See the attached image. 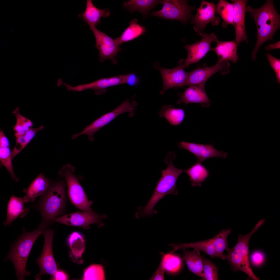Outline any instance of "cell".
Segmentation results:
<instances>
[{"label":"cell","instance_id":"obj_1","mask_svg":"<svg viewBox=\"0 0 280 280\" xmlns=\"http://www.w3.org/2000/svg\"><path fill=\"white\" fill-rule=\"evenodd\" d=\"M246 11L249 13L257 28L256 44L251 54L252 60H255L261 46L265 42L272 40L274 35L280 28V16L272 0H267L262 6L258 8L247 6Z\"/></svg>","mask_w":280,"mask_h":280},{"label":"cell","instance_id":"obj_2","mask_svg":"<svg viewBox=\"0 0 280 280\" xmlns=\"http://www.w3.org/2000/svg\"><path fill=\"white\" fill-rule=\"evenodd\" d=\"M176 157L175 154L172 152H169L166 156L164 160L167 166L165 169L162 171L161 177L147 204L144 207L139 208L137 212V217L149 216L155 213L154 207L160 200L168 194H178L177 182L183 170L176 167L173 165V162Z\"/></svg>","mask_w":280,"mask_h":280},{"label":"cell","instance_id":"obj_3","mask_svg":"<svg viewBox=\"0 0 280 280\" xmlns=\"http://www.w3.org/2000/svg\"><path fill=\"white\" fill-rule=\"evenodd\" d=\"M50 225L42 221L36 229L29 232H26L23 227L22 234L12 246L4 261L10 260L12 261L15 269L16 277L18 279L24 280L26 276L31 274L26 269L29 256L37 239Z\"/></svg>","mask_w":280,"mask_h":280},{"label":"cell","instance_id":"obj_4","mask_svg":"<svg viewBox=\"0 0 280 280\" xmlns=\"http://www.w3.org/2000/svg\"><path fill=\"white\" fill-rule=\"evenodd\" d=\"M66 198L63 181L50 185L35 206L41 214L42 220L51 224L54 218L61 215L65 208Z\"/></svg>","mask_w":280,"mask_h":280},{"label":"cell","instance_id":"obj_5","mask_svg":"<svg viewBox=\"0 0 280 280\" xmlns=\"http://www.w3.org/2000/svg\"><path fill=\"white\" fill-rule=\"evenodd\" d=\"M264 222V220H261L250 232L244 235H239L237 241L234 247L232 248L228 247L226 250L228 254H225V260H228L232 270L235 272H243L254 280L260 279L254 274L250 265L248 257L249 242L252 235Z\"/></svg>","mask_w":280,"mask_h":280},{"label":"cell","instance_id":"obj_6","mask_svg":"<svg viewBox=\"0 0 280 280\" xmlns=\"http://www.w3.org/2000/svg\"><path fill=\"white\" fill-rule=\"evenodd\" d=\"M74 171L73 167L67 164L60 170L59 174L66 179L68 194L72 203L83 211L92 210L90 206L92 202L88 200L78 179L73 173Z\"/></svg>","mask_w":280,"mask_h":280},{"label":"cell","instance_id":"obj_7","mask_svg":"<svg viewBox=\"0 0 280 280\" xmlns=\"http://www.w3.org/2000/svg\"><path fill=\"white\" fill-rule=\"evenodd\" d=\"M136 103H131L129 100H126L113 110L106 113L95 120L91 124L86 126L81 132L72 136V138L75 139L82 135L88 137L89 140L93 141L94 134L100 129L109 124L120 115L125 113H129L130 116L134 114Z\"/></svg>","mask_w":280,"mask_h":280},{"label":"cell","instance_id":"obj_8","mask_svg":"<svg viewBox=\"0 0 280 280\" xmlns=\"http://www.w3.org/2000/svg\"><path fill=\"white\" fill-rule=\"evenodd\" d=\"M188 1L162 0L161 10L152 12L150 16H155L165 19L177 20L186 23L191 17V11L196 9L188 4Z\"/></svg>","mask_w":280,"mask_h":280},{"label":"cell","instance_id":"obj_9","mask_svg":"<svg viewBox=\"0 0 280 280\" xmlns=\"http://www.w3.org/2000/svg\"><path fill=\"white\" fill-rule=\"evenodd\" d=\"M43 234L44 238V244L41 254L36 261L40 268L39 272L35 277L36 280H40L43 275H52L57 270L58 265L52 251L54 230L47 229Z\"/></svg>","mask_w":280,"mask_h":280},{"label":"cell","instance_id":"obj_10","mask_svg":"<svg viewBox=\"0 0 280 280\" xmlns=\"http://www.w3.org/2000/svg\"><path fill=\"white\" fill-rule=\"evenodd\" d=\"M125 75L103 78L88 83L78 85L73 87L64 82L60 78L58 79L57 86H65L68 91L81 92L91 89L95 91L96 95H101L105 93L108 88L125 84Z\"/></svg>","mask_w":280,"mask_h":280},{"label":"cell","instance_id":"obj_11","mask_svg":"<svg viewBox=\"0 0 280 280\" xmlns=\"http://www.w3.org/2000/svg\"><path fill=\"white\" fill-rule=\"evenodd\" d=\"M96 39L95 46L99 52V60L102 62L106 60L112 61L115 64L117 63L115 57L121 48L116 42L106 33L97 29L95 27L90 28Z\"/></svg>","mask_w":280,"mask_h":280},{"label":"cell","instance_id":"obj_12","mask_svg":"<svg viewBox=\"0 0 280 280\" xmlns=\"http://www.w3.org/2000/svg\"><path fill=\"white\" fill-rule=\"evenodd\" d=\"M229 61H224L217 63L211 67L197 68L188 73L186 80L182 87L192 85L204 86L208 79L213 75L220 72L223 75L227 74L230 71Z\"/></svg>","mask_w":280,"mask_h":280},{"label":"cell","instance_id":"obj_13","mask_svg":"<svg viewBox=\"0 0 280 280\" xmlns=\"http://www.w3.org/2000/svg\"><path fill=\"white\" fill-rule=\"evenodd\" d=\"M106 217L101 215L92 210L83 212L78 211L61 216L57 217L53 222H57L69 226L82 227L86 228L92 224L96 223L99 226L102 224V220Z\"/></svg>","mask_w":280,"mask_h":280},{"label":"cell","instance_id":"obj_14","mask_svg":"<svg viewBox=\"0 0 280 280\" xmlns=\"http://www.w3.org/2000/svg\"><path fill=\"white\" fill-rule=\"evenodd\" d=\"M185 59L181 60L176 67L168 69L161 67L159 64L156 62L153 67L158 69L161 75L163 81V86L160 93L163 94L170 89L178 87H182L187 77L188 73L184 70Z\"/></svg>","mask_w":280,"mask_h":280},{"label":"cell","instance_id":"obj_15","mask_svg":"<svg viewBox=\"0 0 280 280\" xmlns=\"http://www.w3.org/2000/svg\"><path fill=\"white\" fill-rule=\"evenodd\" d=\"M216 6L212 3L202 1L196 14L191 17V23L193 24V29L199 35L201 36L207 25L211 23L216 26L219 23L220 19L215 15Z\"/></svg>","mask_w":280,"mask_h":280},{"label":"cell","instance_id":"obj_16","mask_svg":"<svg viewBox=\"0 0 280 280\" xmlns=\"http://www.w3.org/2000/svg\"><path fill=\"white\" fill-rule=\"evenodd\" d=\"M201 36L202 39L200 40L185 46L188 55L187 59H185V68L188 67L190 64L198 62L209 51H212L211 43L218 40L217 36L213 33L209 34L203 32Z\"/></svg>","mask_w":280,"mask_h":280},{"label":"cell","instance_id":"obj_17","mask_svg":"<svg viewBox=\"0 0 280 280\" xmlns=\"http://www.w3.org/2000/svg\"><path fill=\"white\" fill-rule=\"evenodd\" d=\"M180 149H185L195 156L197 162L202 163L205 160L212 157L226 158L227 153L219 151L212 144H205L182 141L178 145Z\"/></svg>","mask_w":280,"mask_h":280},{"label":"cell","instance_id":"obj_18","mask_svg":"<svg viewBox=\"0 0 280 280\" xmlns=\"http://www.w3.org/2000/svg\"><path fill=\"white\" fill-rule=\"evenodd\" d=\"M234 9L233 25L235 29L236 41L237 46L243 41L248 43L246 33L245 16L246 6L248 1L246 0H231Z\"/></svg>","mask_w":280,"mask_h":280},{"label":"cell","instance_id":"obj_19","mask_svg":"<svg viewBox=\"0 0 280 280\" xmlns=\"http://www.w3.org/2000/svg\"><path fill=\"white\" fill-rule=\"evenodd\" d=\"M179 97L177 103H195L200 104L203 107L209 106L210 101L206 94L204 86L192 85L190 86L182 93H178Z\"/></svg>","mask_w":280,"mask_h":280},{"label":"cell","instance_id":"obj_20","mask_svg":"<svg viewBox=\"0 0 280 280\" xmlns=\"http://www.w3.org/2000/svg\"><path fill=\"white\" fill-rule=\"evenodd\" d=\"M110 15L108 8L101 9L96 7L91 0H87L85 11L80 13L78 17L89 25L90 28L100 24L102 17L107 18Z\"/></svg>","mask_w":280,"mask_h":280},{"label":"cell","instance_id":"obj_21","mask_svg":"<svg viewBox=\"0 0 280 280\" xmlns=\"http://www.w3.org/2000/svg\"><path fill=\"white\" fill-rule=\"evenodd\" d=\"M216 42L217 45L213 48L212 51L217 55V63L230 60L236 63L239 57L237 53V45L235 40L226 41L218 40Z\"/></svg>","mask_w":280,"mask_h":280},{"label":"cell","instance_id":"obj_22","mask_svg":"<svg viewBox=\"0 0 280 280\" xmlns=\"http://www.w3.org/2000/svg\"><path fill=\"white\" fill-rule=\"evenodd\" d=\"M50 185L49 180L42 173L37 177L27 189L24 190L26 195L23 198L25 202H33L35 199L42 195Z\"/></svg>","mask_w":280,"mask_h":280},{"label":"cell","instance_id":"obj_23","mask_svg":"<svg viewBox=\"0 0 280 280\" xmlns=\"http://www.w3.org/2000/svg\"><path fill=\"white\" fill-rule=\"evenodd\" d=\"M182 249L183 260L190 272L202 279L204 275L202 257L200 255V250L197 248H194L191 251H186L185 249Z\"/></svg>","mask_w":280,"mask_h":280},{"label":"cell","instance_id":"obj_24","mask_svg":"<svg viewBox=\"0 0 280 280\" xmlns=\"http://www.w3.org/2000/svg\"><path fill=\"white\" fill-rule=\"evenodd\" d=\"M23 198L12 195L8 202L7 208L6 219L3 224L5 226L10 225L18 216L23 218L28 212L29 209L24 207Z\"/></svg>","mask_w":280,"mask_h":280},{"label":"cell","instance_id":"obj_25","mask_svg":"<svg viewBox=\"0 0 280 280\" xmlns=\"http://www.w3.org/2000/svg\"><path fill=\"white\" fill-rule=\"evenodd\" d=\"M162 0H131L124 2L123 7L130 12L137 11L145 17L149 11L157 5L161 4Z\"/></svg>","mask_w":280,"mask_h":280},{"label":"cell","instance_id":"obj_26","mask_svg":"<svg viewBox=\"0 0 280 280\" xmlns=\"http://www.w3.org/2000/svg\"><path fill=\"white\" fill-rule=\"evenodd\" d=\"M189 177L190 181L193 187L201 186L209 174L207 169L201 163L197 162L189 168L183 170Z\"/></svg>","mask_w":280,"mask_h":280},{"label":"cell","instance_id":"obj_27","mask_svg":"<svg viewBox=\"0 0 280 280\" xmlns=\"http://www.w3.org/2000/svg\"><path fill=\"white\" fill-rule=\"evenodd\" d=\"M129 26L126 28L122 35L117 38L115 40L120 45L124 43L131 41L143 35L146 31L145 28L139 24L137 20L134 19L129 23Z\"/></svg>","mask_w":280,"mask_h":280},{"label":"cell","instance_id":"obj_28","mask_svg":"<svg viewBox=\"0 0 280 280\" xmlns=\"http://www.w3.org/2000/svg\"><path fill=\"white\" fill-rule=\"evenodd\" d=\"M170 245L173 247L171 252L172 253L179 249L193 248H197L204 252L212 258L217 257L211 239L194 242L172 244Z\"/></svg>","mask_w":280,"mask_h":280},{"label":"cell","instance_id":"obj_29","mask_svg":"<svg viewBox=\"0 0 280 280\" xmlns=\"http://www.w3.org/2000/svg\"><path fill=\"white\" fill-rule=\"evenodd\" d=\"M161 117H164L172 125H176L180 124L185 116L184 109L176 108L171 105H165L162 107L159 113Z\"/></svg>","mask_w":280,"mask_h":280},{"label":"cell","instance_id":"obj_30","mask_svg":"<svg viewBox=\"0 0 280 280\" xmlns=\"http://www.w3.org/2000/svg\"><path fill=\"white\" fill-rule=\"evenodd\" d=\"M231 232V229L230 228L222 230L215 236L211 239L217 257L223 260H225V254H224V252L228 248V237Z\"/></svg>","mask_w":280,"mask_h":280},{"label":"cell","instance_id":"obj_31","mask_svg":"<svg viewBox=\"0 0 280 280\" xmlns=\"http://www.w3.org/2000/svg\"><path fill=\"white\" fill-rule=\"evenodd\" d=\"M216 9L223 20V28H226L228 25H233L234 12L232 3L225 0H220L216 6Z\"/></svg>","mask_w":280,"mask_h":280},{"label":"cell","instance_id":"obj_32","mask_svg":"<svg viewBox=\"0 0 280 280\" xmlns=\"http://www.w3.org/2000/svg\"><path fill=\"white\" fill-rule=\"evenodd\" d=\"M68 241L73 256L76 258L81 257L85 249V241L82 235L78 232H73L70 235Z\"/></svg>","mask_w":280,"mask_h":280},{"label":"cell","instance_id":"obj_33","mask_svg":"<svg viewBox=\"0 0 280 280\" xmlns=\"http://www.w3.org/2000/svg\"><path fill=\"white\" fill-rule=\"evenodd\" d=\"M12 113L16 118V122L13 128V131L16 138L23 135L29 129L32 128V122L21 115L19 109L17 108Z\"/></svg>","mask_w":280,"mask_h":280},{"label":"cell","instance_id":"obj_34","mask_svg":"<svg viewBox=\"0 0 280 280\" xmlns=\"http://www.w3.org/2000/svg\"><path fill=\"white\" fill-rule=\"evenodd\" d=\"M11 152L10 147H0V160L2 164L7 169L12 179L18 181L19 179L15 175L12 164Z\"/></svg>","mask_w":280,"mask_h":280},{"label":"cell","instance_id":"obj_35","mask_svg":"<svg viewBox=\"0 0 280 280\" xmlns=\"http://www.w3.org/2000/svg\"><path fill=\"white\" fill-rule=\"evenodd\" d=\"M83 280H104L105 277L103 267L99 264H93L85 270Z\"/></svg>","mask_w":280,"mask_h":280},{"label":"cell","instance_id":"obj_36","mask_svg":"<svg viewBox=\"0 0 280 280\" xmlns=\"http://www.w3.org/2000/svg\"><path fill=\"white\" fill-rule=\"evenodd\" d=\"M204 277L202 279L218 280L219 267L209 260L202 257Z\"/></svg>","mask_w":280,"mask_h":280},{"label":"cell","instance_id":"obj_37","mask_svg":"<svg viewBox=\"0 0 280 280\" xmlns=\"http://www.w3.org/2000/svg\"><path fill=\"white\" fill-rule=\"evenodd\" d=\"M163 258L165 269L168 271L174 272L178 269L180 265V261L176 256L170 253L164 255Z\"/></svg>","mask_w":280,"mask_h":280},{"label":"cell","instance_id":"obj_38","mask_svg":"<svg viewBox=\"0 0 280 280\" xmlns=\"http://www.w3.org/2000/svg\"><path fill=\"white\" fill-rule=\"evenodd\" d=\"M16 139V145L11 152L12 159L24 148L32 139V138L26 133Z\"/></svg>","mask_w":280,"mask_h":280},{"label":"cell","instance_id":"obj_39","mask_svg":"<svg viewBox=\"0 0 280 280\" xmlns=\"http://www.w3.org/2000/svg\"><path fill=\"white\" fill-rule=\"evenodd\" d=\"M270 64L274 71L278 82L280 83V60L273 56L270 54H266Z\"/></svg>","mask_w":280,"mask_h":280},{"label":"cell","instance_id":"obj_40","mask_svg":"<svg viewBox=\"0 0 280 280\" xmlns=\"http://www.w3.org/2000/svg\"><path fill=\"white\" fill-rule=\"evenodd\" d=\"M265 256L262 251L256 250L253 252L250 256L251 263L255 267H259L262 265L265 261Z\"/></svg>","mask_w":280,"mask_h":280},{"label":"cell","instance_id":"obj_41","mask_svg":"<svg viewBox=\"0 0 280 280\" xmlns=\"http://www.w3.org/2000/svg\"><path fill=\"white\" fill-rule=\"evenodd\" d=\"M165 267L163 260L162 257L159 266L150 278L151 280H163L164 279V274Z\"/></svg>","mask_w":280,"mask_h":280},{"label":"cell","instance_id":"obj_42","mask_svg":"<svg viewBox=\"0 0 280 280\" xmlns=\"http://www.w3.org/2000/svg\"><path fill=\"white\" fill-rule=\"evenodd\" d=\"M140 80L134 73H131L125 74V84L130 86H134L138 85Z\"/></svg>","mask_w":280,"mask_h":280},{"label":"cell","instance_id":"obj_43","mask_svg":"<svg viewBox=\"0 0 280 280\" xmlns=\"http://www.w3.org/2000/svg\"><path fill=\"white\" fill-rule=\"evenodd\" d=\"M68 277L67 275L63 271L60 270H57L52 275L51 279L55 280H67Z\"/></svg>","mask_w":280,"mask_h":280},{"label":"cell","instance_id":"obj_44","mask_svg":"<svg viewBox=\"0 0 280 280\" xmlns=\"http://www.w3.org/2000/svg\"><path fill=\"white\" fill-rule=\"evenodd\" d=\"M10 147L9 140L2 130L0 131V147Z\"/></svg>","mask_w":280,"mask_h":280},{"label":"cell","instance_id":"obj_45","mask_svg":"<svg viewBox=\"0 0 280 280\" xmlns=\"http://www.w3.org/2000/svg\"><path fill=\"white\" fill-rule=\"evenodd\" d=\"M280 41L275 43L269 44L265 48V49L268 51L275 49L280 48Z\"/></svg>","mask_w":280,"mask_h":280}]
</instances>
